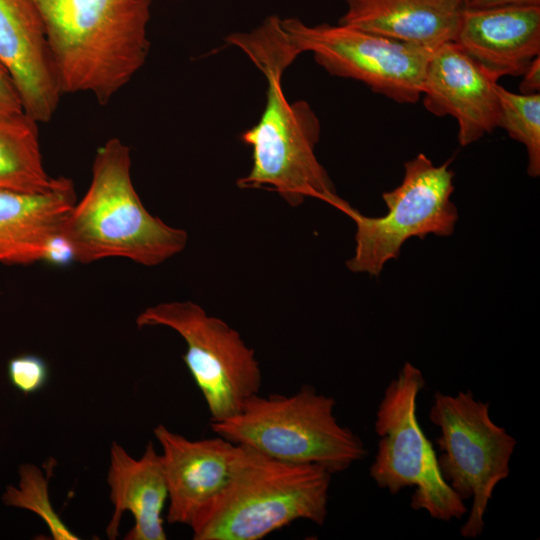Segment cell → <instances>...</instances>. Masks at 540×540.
<instances>
[{
    "label": "cell",
    "mask_w": 540,
    "mask_h": 540,
    "mask_svg": "<svg viewBox=\"0 0 540 540\" xmlns=\"http://www.w3.org/2000/svg\"><path fill=\"white\" fill-rule=\"evenodd\" d=\"M281 22L300 53L311 52L330 75L360 81L397 103L420 100L434 50L339 23L310 26L298 18Z\"/></svg>",
    "instance_id": "30bf717a"
},
{
    "label": "cell",
    "mask_w": 540,
    "mask_h": 540,
    "mask_svg": "<svg viewBox=\"0 0 540 540\" xmlns=\"http://www.w3.org/2000/svg\"><path fill=\"white\" fill-rule=\"evenodd\" d=\"M499 100L498 127L522 143L527 151V173L540 175V93H514L497 86Z\"/></svg>",
    "instance_id": "d6986e66"
},
{
    "label": "cell",
    "mask_w": 540,
    "mask_h": 540,
    "mask_svg": "<svg viewBox=\"0 0 540 540\" xmlns=\"http://www.w3.org/2000/svg\"><path fill=\"white\" fill-rule=\"evenodd\" d=\"M139 328L164 326L185 341L182 359L207 405L211 423L229 419L258 394L262 372L255 351L221 318L192 301L161 302L136 317Z\"/></svg>",
    "instance_id": "ba28073f"
},
{
    "label": "cell",
    "mask_w": 540,
    "mask_h": 540,
    "mask_svg": "<svg viewBox=\"0 0 540 540\" xmlns=\"http://www.w3.org/2000/svg\"><path fill=\"white\" fill-rule=\"evenodd\" d=\"M453 177L448 161L436 166L420 153L405 162L401 184L382 194L387 214L368 217L346 205L341 211L356 224V246L346 262L348 269L378 277L389 260L399 257L408 239L450 236L458 220L451 201Z\"/></svg>",
    "instance_id": "9c48e42d"
},
{
    "label": "cell",
    "mask_w": 540,
    "mask_h": 540,
    "mask_svg": "<svg viewBox=\"0 0 540 540\" xmlns=\"http://www.w3.org/2000/svg\"><path fill=\"white\" fill-rule=\"evenodd\" d=\"M263 74L268 83L264 110L259 121L241 135L252 149V167L237 180V186L274 191L292 207L312 197L341 211L348 202L337 195L315 154L321 132L316 113L304 100H287L282 88L284 72Z\"/></svg>",
    "instance_id": "5b68a950"
},
{
    "label": "cell",
    "mask_w": 540,
    "mask_h": 540,
    "mask_svg": "<svg viewBox=\"0 0 540 540\" xmlns=\"http://www.w3.org/2000/svg\"><path fill=\"white\" fill-rule=\"evenodd\" d=\"M154 436L168 488L166 520L194 529L216 504L232 477L239 445L221 436L191 440L158 424Z\"/></svg>",
    "instance_id": "8fae6325"
},
{
    "label": "cell",
    "mask_w": 540,
    "mask_h": 540,
    "mask_svg": "<svg viewBox=\"0 0 540 540\" xmlns=\"http://www.w3.org/2000/svg\"><path fill=\"white\" fill-rule=\"evenodd\" d=\"M499 78L470 58L455 42L436 48L422 85L423 105L458 124V141L468 146L498 127Z\"/></svg>",
    "instance_id": "7c38bea8"
},
{
    "label": "cell",
    "mask_w": 540,
    "mask_h": 540,
    "mask_svg": "<svg viewBox=\"0 0 540 540\" xmlns=\"http://www.w3.org/2000/svg\"><path fill=\"white\" fill-rule=\"evenodd\" d=\"M42 262L57 267H66L76 262L71 243L60 232L52 236L48 241Z\"/></svg>",
    "instance_id": "7402d4cb"
},
{
    "label": "cell",
    "mask_w": 540,
    "mask_h": 540,
    "mask_svg": "<svg viewBox=\"0 0 540 540\" xmlns=\"http://www.w3.org/2000/svg\"><path fill=\"white\" fill-rule=\"evenodd\" d=\"M60 179L45 169L38 122L24 111L0 114V188L43 192Z\"/></svg>",
    "instance_id": "ac0fdd59"
},
{
    "label": "cell",
    "mask_w": 540,
    "mask_h": 540,
    "mask_svg": "<svg viewBox=\"0 0 540 540\" xmlns=\"http://www.w3.org/2000/svg\"><path fill=\"white\" fill-rule=\"evenodd\" d=\"M0 62L15 84L24 112L38 123L50 121L62 93L32 0H0Z\"/></svg>",
    "instance_id": "4fadbf2b"
},
{
    "label": "cell",
    "mask_w": 540,
    "mask_h": 540,
    "mask_svg": "<svg viewBox=\"0 0 540 540\" xmlns=\"http://www.w3.org/2000/svg\"><path fill=\"white\" fill-rule=\"evenodd\" d=\"M461 2H463L464 4H466L467 2H469L470 0H460Z\"/></svg>",
    "instance_id": "484cf974"
},
{
    "label": "cell",
    "mask_w": 540,
    "mask_h": 540,
    "mask_svg": "<svg viewBox=\"0 0 540 540\" xmlns=\"http://www.w3.org/2000/svg\"><path fill=\"white\" fill-rule=\"evenodd\" d=\"M63 94L105 105L143 67L152 0H32Z\"/></svg>",
    "instance_id": "6da1fadb"
},
{
    "label": "cell",
    "mask_w": 540,
    "mask_h": 540,
    "mask_svg": "<svg viewBox=\"0 0 540 540\" xmlns=\"http://www.w3.org/2000/svg\"><path fill=\"white\" fill-rule=\"evenodd\" d=\"M497 76H521L540 55V5L465 6L454 41Z\"/></svg>",
    "instance_id": "5bb4252c"
},
{
    "label": "cell",
    "mask_w": 540,
    "mask_h": 540,
    "mask_svg": "<svg viewBox=\"0 0 540 540\" xmlns=\"http://www.w3.org/2000/svg\"><path fill=\"white\" fill-rule=\"evenodd\" d=\"M49 477L34 464L24 463L19 466L18 481L8 486L2 500L6 506L33 512L46 524L55 540H78L55 511L49 498Z\"/></svg>",
    "instance_id": "ffe728a7"
},
{
    "label": "cell",
    "mask_w": 540,
    "mask_h": 540,
    "mask_svg": "<svg viewBox=\"0 0 540 540\" xmlns=\"http://www.w3.org/2000/svg\"><path fill=\"white\" fill-rule=\"evenodd\" d=\"M490 404L477 400L472 391L455 395L437 392L429 410L430 421L439 428L436 438L440 473L463 500H472L464 538L482 535L484 516L497 485L510 474L516 439L490 417Z\"/></svg>",
    "instance_id": "52a82bcc"
},
{
    "label": "cell",
    "mask_w": 540,
    "mask_h": 540,
    "mask_svg": "<svg viewBox=\"0 0 540 540\" xmlns=\"http://www.w3.org/2000/svg\"><path fill=\"white\" fill-rule=\"evenodd\" d=\"M339 24L435 50L452 42L465 4L460 0H343Z\"/></svg>",
    "instance_id": "e0dca14e"
},
{
    "label": "cell",
    "mask_w": 540,
    "mask_h": 540,
    "mask_svg": "<svg viewBox=\"0 0 540 540\" xmlns=\"http://www.w3.org/2000/svg\"><path fill=\"white\" fill-rule=\"evenodd\" d=\"M503 5H540V0H470L465 4L471 8H487Z\"/></svg>",
    "instance_id": "d4e9b609"
},
{
    "label": "cell",
    "mask_w": 540,
    "mask_h": 540,
    "mask_svg": "<svg viewBox=\"0 0 540 540\" xmlns=\"http://www.w3.org/2000/svg\"><path fill=\"white\" fill-rule=\"evenodd\" d=\"M131 164L130 149L119 138L97 149L89 187L59 231L71 243L76 262L125 258L152 267L185 249L187 232L145 208L133 185Z\"/></svg>",
    "instance_id": "7a4b0ae2"
},
{
    "label": "cell",
    "mask_w": 540,
    "mask_h": 540,
    "mask_svg": "<svg viewBox=\"0 0 540 540\" xmlns=\"http://www.w3.org/2000/svg\"><path fill=\"white\" fill-rule=\"evenodd\" d=\"M519 92L522 94L540 93V55L534 58L521 75Z\"/></svg>",
    "instance_id": "cb8c5ba5"
},
{
    "label": "cell",
    "mask_w": 540,
    "mask_h": 540,
    "mask_svg": "<svg viewBox=\"0 0 540 540\" xmlns=\"http://www.w3.org/2000/svg\"><path fill=\"white\" fill-rule=\"evenodd\" d=\"M425 385L422 371L407 361L386 387L374 422L379 441L369 473L392 495L413 488L412 509L439 521L460 520L468 509L444 481L435 450L418 422L417 397Z\"/></svg>",
    "instance_id": "8992f818"
},
{
    "label": "cell",
    "mask_w": 540,
    "mask_h": 540,
    "mask_svg": "<svg viewBox=\"0 0 540 540\" xmlns=\"http://www.w3.org/2000/svg\"><path fill=\"white\" fill-rule=\"evenodd\" d=\"M23 111L15 84L7 69L0 62V114H15Z\"/></svg>",
    "instance_id": "603a6c76"
},
{
    "label": "cell",
    "mask_w": 540,
    "mask_h": 540,
    "mask_svg": "<svg viewBox=\"0 0 540 540\" xmlns=\"http://www.w3.org/2000/svg\"><path fill=\"white\" fill-rule=\"evenodd\" d=\"M335 404L310 385L292 395L258 393L238 414L211 427L218 436L273 459L318 465L335 474L367 454L361 438L338 422Z\"/></svg>",
    "instance_id": "277c9868"
},
{
    "label": "cell",
    "mask_w": 540,
    "mask_h": 540,
    "mask_svg": "<svg viewBox=\"0 0 540 540\" xmlns=\"http://www.w3.org/2000/svg\"><path fill=\"white\" fill-rule=\"evenodd\" d=\"M332 474L239 445L226 489L192 529L194 540H260L297 520L322 526L328 514Z\"/></svg>",
    "instance_id": "3957f363"
},
{
    "label": "cell",
    "mask_w": 540,
    "mask_h": 540,
    "mask_svg": "<svg viewBox=\"0 0 540 540\" xmlns=\"http://www.w3.org/2000/svg\"><path fill=\"white\" fill-rule=\"evenodd\" d=\"M76 201L73 181L63 176L43 192L0 188V264L42 261L48 241Z\"/></svg>",
    "instance_id": "2e32d148"
},
{
    "label": "cell",
    "mask_w": 540,
    "mask_h": 540,
    "mask_svg": "<svg viewBox=\"0 0 540 540\" xmlns=\"http://www.w3.org/2000/svg\"><path fill=\"white\" fill-rule=\"evenodd\" d=\"M7 375L11 385L24 395L41 391L49 380V366L40 356L21 354L7 363Z\"/></svg>",
    "instance_id": "44dd1931"
},
{
    "label": "cell",
    "mask_w": 540,
    "mask_h": 540,
    "mask_svg": "<svg viewBox=\"0 0 540 540\" xmlns=\"http://www.w3.org/2000/svg\"><path fill=\"white\" fill-rule=\"evenodd\" d=\"M109 499L113 513L106 527L109 539L119 535L124 513L133 516L134 524L125 540H166L163 511L168 502V488L161 455L149 441L140 458L132 457L119 443L110 448L107 472Z\"/></svg>",
    "instance_id": "9a60e30c"
}]
</instances>
